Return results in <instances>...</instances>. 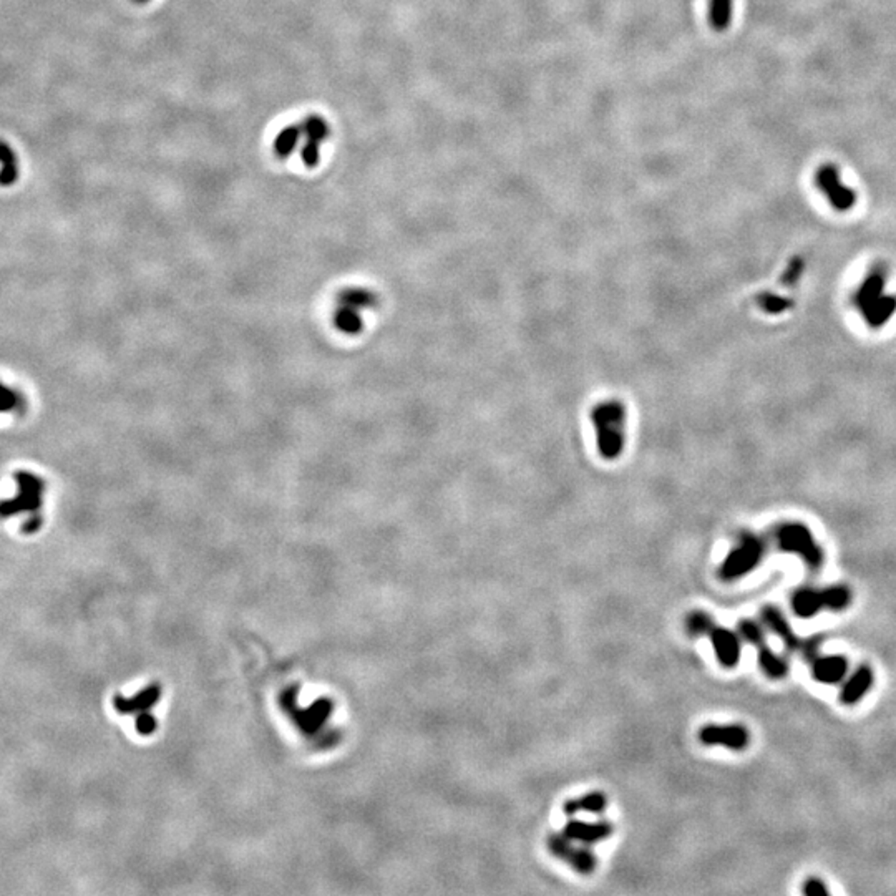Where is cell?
Here are the masks:
<instances>
[{
  "instance_id": "14",
  "label": "cell",
  "mask_w": 896,
  "mask_h": 896,
  "mask_svg": "<svg viewBox=\"0 0 896 896\" xmlns=\"http://www.w3.org/2000/svg\"><path fill=\"white\" fill-rule=\"evenodd\" d=\"M607 808V795L594 790V792L584 794L581 797L570 798L563 803V814L568 817H575L578 814H593L601 815Z\"/></svg>"
},
{
  "instance_id": "19",
  "label": "cell",
  "mask_w": 896,
  "mask_h": 896,
  "mask_svg": "<svg viewBox=\"0 0 896 896\" xmlns=\"http://www.w3.org/2000/svg\"><path fill=\"white\" fill-rule=\"evenodd\" d=\"M821 591H823L825 598V609L843 611L850 606L851 591L845 584H835V586H828Z\"/></svg>"
},
{
  "instance_id": "25",
  "label": "cell",
  "mask_w": 896,
  "mask_h": 896,
  "mask_svg": "<svg viewBox=\"0 0 896 896\" xmlns=\"http://www.w3.org/2000/svg\"><path fill=\"white\" fill-rule=\"evenodd\" d=\"M19 404H20V397L17 395L14 390H10V388L3 387L2 384H0V412L14 410Z\"/></svg>"
},
{
  "instance_id": "15",
  "label": "cell",
  "mask_w": 896,
  "mask_h": 896,
  "mask_svg": "<svg viewBox=\"0 0 896 896\" xmlns=\"http://www.w3.org/2000/svg\"><path fill=\"white\" fill-rule=\"evenodd\" d=\"M792 609L798 618L810 619L825 609V598L821 589L803 588L792 596Z\"/></svg>"
},
{
  "instance_id": "27",
  "label": "cell",
  "mask_w": 896,
  "mask_h": 896,
  "mask_svg": "<svg viewBox=\"0 0 896 896\" xmlns=\"http://www.w3.org/2000/svg\"><path fill=\"white\" fill-rule=\"evenodd\" d=\"M760 304H762V307H766L768 312H780V310L787 305L785 301H782L780 297H773V296L762 297V299H760Z\"/></svg>"
},
{
  "instance_id": "11",
  "label": "cell",
  "mask_w": 896,
  "mask_h": 896,
  "mask_svg": "<svg viewBox=\"0 0 896 896\" xmlns=\"http://www.w3.org/2000/svg\"><path fill=\"white\" fill-rule=\"evenodd\" d=\"M812 677L820 684H840L848 674V661L842 654L815 655L810 661Z\"/></svg>"
},
{
  "instance_id": "4",
  "label": "cell",
  "mask_w": 896,
  "mask_h": 896,
  "mask_svg": "<svg viewBox=\"0 0 896 896\" xmlns=\"http://www.w3.org/2000/svg\"><path fill=\"white\" fill-rule=\"evenodd\" d=\"M546 846L558 860L570 865L579 875H591L598 867V858L586 845H575V842L563 833H549Z\"/></svg>"
},
{
  "instance_id": "26",
  "label": "cell",
  "mask_w": 896,
  "mask_h": 896,
  "mask_svg": "<svg viewBox=\"0 0 896 896\" xmlns=\"http://www.w3.org/2000/svg\"><path fill=\"white\" fill-rule=\"evenodd\" d=\"M303 160L307 166H316L319 161V143L309 142L303 148Z\"/></svg>"
},
{
  "instance_id": "23",
  "label": "cell",
  "mask_w": 896,
  "mask_h": 896,
  "mask_svg": "<svg viewBox=\"0 0 896 896\" xmlns=\"http://www.w3.org/2000/svg\"><path fill=\"white\" fill-rule=\"evenodd\" d=\"M303 131L305 133V137H307L309 142L321 143L322 139L327 137V133H329V128H327V125L321 120V118L312 116V118H307V121L304 123Z\"/></svg>"
},
{
  "instance_id": "5",
  "label": "cell",
  "mask_w": 896,
  "mask_h": 896,
  "mask_svg": "<svg viewBox=\"0 0 896 896\" xmlns=\"http://www.w3.org/2000/svg\"><path fill=\"white\" fill-rule=\"evenodd\" d=\"M815 185L823 193L828 203L837 211H848L855 206L856 193L842 181L838 166L835 163H821L815 172Z\"/></svg>"
},
{
  "instance_id": "9",
  "label": "cell",
  "mask_w": 896,
  "mask_h": 896,
  "mask_svg": "<svg viewBox=\"0 0 896 896\" xmlns=\"http://www.w3.org/2000/svg\"><path fill=\"white\" fill-rule=\"evenodd\" d=\"M707 637L711 639V644L712 648H714L715 658L720 666L727 669L736 667L738 661H741V651H742L741 636H738V632H734L732 629L714 624Z\"/></svg>"
},
{
  "instance_id": "8",
  "label": "cell",
  "mask_w": 896,
  "mask_h": 896,
  "mask_svg": "<svg viewBox=\"0 0 896 896\" xmlns=\"http://www.w3.org/2000/svg\"><path fill=\"white\" fill-rule=\"evenodd\" d=\"M699 741L707 747H727L732 750H744L750 742V734L744 725L731 724V725H717L709 724L704 725L699 731Z\"/></svg>"
},
{
  "instance_id": "13",
  "label": "cell",
  "mask_w": 896,
  "mask_h": 896,
  "mask_svg": "<svg viewBox=\"0 0 896 896\" xmlns=\"http://www.w3.org/2000/svg\"><path fill=\"white\" fill-rule=\"evenodd\" d=\"M873 681H875L873 669L868 664H862L843 684L840 690V702L845 704V706H855L872 689Z\"/></svg>"
},
{
  "instance_id": "21",
  "label": "cell",
  "mask_w": 896,
  "mask_h": 896,
  "mask_svg": "<svg viewBox=\"0 0 896 896\" xmlns=\"http://www.w3.org/2000/svg\"><path fill=\"white\" fill-rule=\"evenodd\" d=\"M301 133H303V130H301L297 125H292V126H287V128H284L281 133L278 135L274 148H276V153L281 156V158H286V156L291 155V151L294 150V146L297 145V139H299Z\"/></svg>"
},
{
  "instance_id": "20",
  "label": "cell",
  "mask_w": 896,
  "mask_h": 896,
  "mask_svg": "<svg viewBox=\"0 0 896 896\" xmlns=\"http://www.w3.org/2000/svg\"><path fill=\"white\" fill-rule=\"evenodd\" d=\"M714 624L712 616L706 611H692L685 619V628L690 636H707Z\"/></svg>"
},
{
  "instance_id": "18",
  "label": "cell",
  "mask_w": 896,
  "mask_h": 896,
  "mask_svg": "<svg viewBox=\"0 0 896 896\" xmlns=\"http://www.w3.org/2000/svg\"><path fill=\"white\" fill-rule=\"evenodd\" d=\"M732 22V0H709V24L715 32H724Z\"/></svg>"
},
{
  "instance_id": "16",
  "label": "cell",
  "mask_w": 896,
  "mask_h": 896,
  "mask_svg": "<svg viewBox=\"0 0 896 896\" xmlns=\"http://www.w3.org/2000/svg\"><path fill=\"white\" fill-rule=\"evenodd\" d=\"M755 648H757L759 666L767 677H770V679H784L789 674V662L784 658H780L779 654L773 653L767 646V641L760 642Z\"/></svg>"
},
{
  "instance_id": "22",
  "label": "cell",
  "mask_w": 896,
  "mask_h": 896,
  "mask_svg": "<svg viewBox=\"0 0 896 896\" xmlns=\"http://www.w3.org/2000/svg\"><path fill=\"white\" fill-rule=\"evenodd\" d=\"M737 632L742 639L750 642V644L757 646L760 642L766 641V635H764V629L760 628L759 623H755L754 619H741L737 624Z\"/></svg>"
},
{
  "instance_id": "2",
  "label": "cell",
  "mask_w": 896,
  "mask_h": 896,
  "mask_svg": "<svg viewBox=\"0 0 896 896\" xmlns=\"http://www.w3.org/2000/svg\"><path fill=\"white\" fill-rule=\"evenodd\" d=\"M766 554V545L759 536L752 533H744L738 540V545L732 548L720 565L719 576L724 581H736L744 578L759 566Z\"/></svg>"
},
{
  "instance_id": "3",
  "label": "cell",
  "mask_w": 896,
  "mask_h": 896,
  "mask_svg": "<svg viewBox=\"0 0 896 896\" xmlns=\"http://www.w3.org/2000/svg\"><path fill=\"white\" fill-rule=\"evenodd\" d=\"M777 541L782 552L797 554L812 570H819L823 565V552L814 540L810 530L800 523H789L779 528Z\"/></svg>"
},
{
  "instance_id": "12",
  "label": "cell",
  "mask_w": 896,
  "mask_h": 896,
  "mask_svg": "<svg viewBox=\"0 0 896 896\" xmlns=\"http://www.w3.org/2000/svg\"><path fill=\"white\" fill-rule=\"evenodd\" d=\"M760 618H762V623L770 629V632H773V635L784 641L787 649L800 651V646H802L803 641L795 635V631L792 629V626H790L789 621H787L785 614L782 613L779 607L772 605L764 606L762 611H760Z\"/></svg>"
},
{
  "instance_id": "6",
  "label": "cell",
  "mask_w": 896,
  "mask_h": 896,
  "mask_svg": "<svg viewBox=\"0 0 896 896\" xmlns=\"http://www.w3.org/2000/svg\"><path fill=\"white\" fill-rule=\"evenodd\" d=\"M858 304L868 322L875 326L885 322L896 307L893 297H886L883 294V281L880 274H875L863 284L858 294Z\"/></svg>"
},
{
  "instance_id": "7",
  "label": "cell",
  "mask_w": 896,
  "mask_h": 896,
  "mask_svg": "<svg viewBox=\"0 0 896 896\" xmlns=\"http://www.w3.org/2000/svg\"><path fill=\"white\" fill-rule=\"evenodd\" d=\"M15 478L17 483H19V495L14 500L0 503V517L2 518L12 517V515L22 513V511H32V513H35L42 503L40 496L43 492V483L37 476L25 473V471H19Z\"/></svg>"
},
{
  "instance_id": "24",
  "label": "cell",
  "mask_w": 896,
  "mask_h": 896,
  "mask_svg": "<svg viewBox=\"0 0 896 896\" xmlns=\"http://www.w3.org/2000/svg\"><path fill=\"white\" fill-rule=\"evenodd\" d=\"M802 893L805 896H828L830 890L827 888V885H825L823 880H820V878L817 876H812L803 881Z\"/></svg>"
},
{
  "instance_id": "17",
  "label": "cell",
  "mask_w": 896,
  "mask_h": 896,
  "mask_svg": "<svg viewBox=\"0 0 896 896\" xmlns=\"http://www.w3.org/2000/svg\"><path fill=\"white\" fill-rule=\"evenodd\" d=\"M0 163H2V169H0V186H10L14 185L19 178V166H17V158L15 153L12 150L8 143L0 139Z\"/></svg>"
},
{
  "instance_id": "1",
  "label": "cell",
  "mask_w": 896,
  "mask_h": 896,
  "mask_svg": "<svg viewBox=\"0 0 896 896\" xmlns=\"http://www.w3.org/2000/svg\"><path fill=\"white\" fill-rule=\"evenodd\" d=\"M591 420L596 430L598 452L605 460H616L624 448L626 440V409L619 400H606L598 404L591 412Z\"/></svg>"
},
{
  "instance_id": "28",
  "label": "cell",
  "mask_w": 896,
  "mask_h": 896,
  "mask_svg": "<svg viewBox=\"0 0 896 896\" xmlns=\"http://www.w3.org/2000/svg\"><path fill=\"white\" fill-rule=\"evenodd\" d=\"M138 2H146V0H138Z\"/></svg>"
},
{
  "instance_id": "10",
  "label": "cell",
  "mask_w": 896,
  "mask_h": 896,
  "mask_svg": "<svg viewBox=\"0 0 896 896\" xmlns=\"http://www.w3.org/2000/svg\"><path fill=\"white\" fill-rule=\"evenodd\" d=\"M561 833L575 843L589 846L607 840L614 833V827L609 821H584L571 819L563 827Z\"/></svg>"
}]
</instances>
